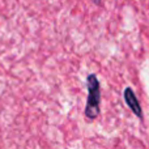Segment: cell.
<instances>
[{"label": "cell", "mask_w": 149, "mask_h": 149, "mask_svg": "<svg viewBox=\"0 0 149 149\" xmlns=\"http://www.w3.org/2000/svg\"><path fill=\"white\" fill-rule=\"evenodd\" d=\"M86 86H88V100L85 106V116L88 119H95L100 115V102H101V88L100 81L95 73H90L86 77Z\"/></svg>", "instance_id": "cell-1"}, {"label": "cell", "mask_w": 149, "mask_h": 149, "mask_svg": "<svg viewBox=\"0 0 149 149\" xmlns=\"http://www.w3.org/2000/svg\"><path fill=\"white\" fill-rule=\"evenodd\" d=\"M123 95H124V101H126V103L128 105V107L132 110V113H134L137 118L143 119L141 106H140V102H139V100H137V97H136L134 90H132L131 88H126Z\"/></svg>", "instance_id": "cell-2"}, {"label": "cell", "mask_w": 149, "mask_h": 149, "mask_svg": "<svg viewBox=\"0 0 149 149\" xmlns=\"http://www.w3.org/2000/svg\"><path fill=\"white\" fill-rule=\"evenodd\" d=\"M93 3L94 4H101V0H93Z\"/></svg>", "instance_id": "cell-3"}]
</instances>
